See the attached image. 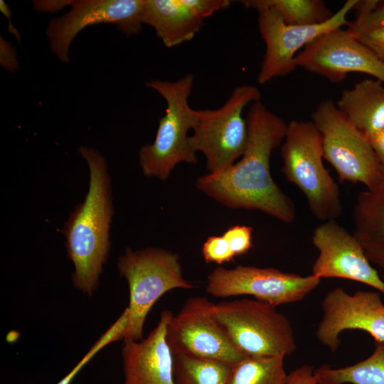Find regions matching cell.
<instances>
[{
	"mask_svg": "<svg viewBox=\"0 0 384 384\" xmlns=\"http://www.w3.org/2000/svg\"><path fill=\"white\" fill-rule=\"evenodd\" d=\"M245 119L247 143L241 159L222 173L201 176L196 186L230 208L257 210L290 223L295 220V205L274 181L270 165L288 124L260 101L251 104Z\"/></svg>",
	"mask_w": 384,
	"mask_h": 384,
	"instance_id": "6da1fadb",
	"label": "cell"
},
{
	"mask_svg": "<svg viewBox=\"0 0 384 384\" xmlns=\"http://www.w3.org/2000/svg\"><path fill=\"white\" fill-rule=\"evenodd\" d=\"M78 151L89 169V188L65 222L62 233L68 256L74 265V287L91 296L97 289L111 247L114 215L112 181L105 158L93 148Z\"/></svg>",
	"mask_w": 384,
	"mask_h": 384,
	"instance_id": "7a4b0ae2",
	"label": "cell"
},
{
	"mask_svg": "<svg viewBox=\"0 0 384 384\" xmlns=\"http://www.w3.org/2000/svg\"><path fill=\"white\" fill-rule=\"evenodd\" d=\"M281 156L282 172L304 193L316 219L324 222L342 215L340 189L324 165L322 137L312 121L288 123Z\"/></svg>",
	"mask_w": 384,
	"mask_h": 384,
	"instance_id": "3957f363",
	"label": "cell"
},
{
	"mask_svg": "<svg viewBox=\"0 0 384 384\" xmlns=\"http://www.w3.org/2000/svg\"><path fill=\"white\" fill-rule=\"evenodd\" d=\"M193 80V75L188 73L176 81L152 80L145 83L158 92L167 104L165 115L159 119L154 141L142 146L139 152V165L146 177L164 181L177 164L198 161L188 135L196 120V110L188 103Z\"/></svg>",
	"mask_w": 384,
	"mask_h": 384,
	"instance_id": "277c9868",
	"label": "cell"
},
{
	"mask_svg": "<svg viewBox=\"0 0 384 384\" xmlns=\"http://www.w3.org/2000/svg\"><path fill=\"white\" fill-rule=\"evenodd\" d=\"M117 268L129 286L128 324L125 339L141 341L146 316L165 293L174 289H191L184 279L179 255L163 248H127L118 257Z\"/></svg>",
	"mask_w": 384,
	"mask_h": 384,
	"instance_id": "5b68a950",
	"label": "cell"
},
{
	"mask_svg": "<svg viewBox=\"0 0 384 384\" xmlns=\"http://www.w3.org/2000/svg\"><path fill=\"white\" fill-rule=\"evenodd\" d=\"M215 315L245 357L288 356L297 348L289 320L274 306L243 298L215 304Z\"/></svg>",
	"mask_w": 384,
	"mask_h": 384,
	"instance_id": "8992f818",
	"label": "cell"
},
{
	"mask_svg": "<svg viewBox=\"0 0 384 384\" xmlns=\"http://www.w3.org/2000/svg\"><path fill=\"white\" fill-rule=\"evenodd\" d=\"M260 99L261 93L256 87L242 85L233 90L220 107L196 110V120L189 144L196 153L203 154L209 174L222 173L242 157L247 143L242 111L248 104Z\"/></svg>",
	"mask_w": 384,
	"mask_h": 384,
	"instance_id": "52a82bcc",
	"label": "cell"
},
{
	"mask_svg": "<svg viewBox=\"0 0 384 384\" xmlns=\"http://www.w3.org/2000/svg\"><path fill=\"white\" fill-rule=\"evenodd\" d=\"M311 119L322 137L324 159L341 181L361 183L368 190L384 183V166L368 137L344 117L332 100L321 101Z\"/></svg>",
	"mask_w": 384,
	"mask_h": 384,
	"instance_id": "ba28073f",
	"label": "cell"
},
{
	"mask_svg": "<svg viewBox=\"0 0 384 384\" xmlns=\"http://www.w3.org/2000/svg\"><path fill=\"white\" fill-rule=\"evenodd\" d=\"M312 274L301 276L279 270L238 265L215 268L208 276L206 290L215 297L251 295L274 307L302 300L320 283Z\"/></svg>",
	"mask_w": 384,
	"mask_h": 384,
	"instance_id": "9c48e42d",
	"label": "cell"
},
{
	"mask_svg": "<svg viewBox=\"0 0 384 384\" xmlns=\"http://www.w3.org/2000/svg\"><path fill=\"white\" fill-rule=\"evenodd\" d=\"M215 304L205 297L188 299L170 317L166 340L172 353L215 359L235 365L245 358L232 343L215 315Z\"/></svg>",
	"mask_w": 384,
	"mask_h": 384,
	"instance_id": "30bf717a",
	"label": "cell"
},
{
	"mask_svg": "<svg viewBox=\"0 0 384 384\" xmlns=\"http://www.w3.org/2000/svg\"><path fill=\"white\" fill-rule=\"evenodd\" d=\"M357 1L347 0L328 21L310 26L287 25L273 9L259 11V31L266 48L257 82L265 84L292 73L297 68L294 58L301 48L324 33L348 26L346 16Z\"/></svg>",
	"mask_w": 384,
	"mask_h": 384,
	"instance_id": "8fae6325",
	"label": "cell"
},
{
	"mask_svg": "<svg viewBox=\"0 0 384 384\" xmlns=\"http://www.w3.org/2000/svg\"><path fill=\"white\" fill-rule=\"evenodd\" d=\"M294 63L334 83L351 73L371 75L384 84V62L347 29L331 31L308 43L294 58Z\"/></svg>",
	"mask_w": 384,
	"mask_h": 384,
	"instance_id": "7c38bea8",
	"label": "cell"
},
{
	"mask_svg": "<svg viewBox=\"0 0 384 384\" xmlns=\"http://www.w3.org/2000/svg\"><path fill=\"white\" fill-rule=\"evenodd\" d=\"M144 1H73L72 9L65 15L52 18L46 28L50 49L60 61L68 63L70 46L75 36L87 26L98 23L115 24L127 36L139 33Z\"/></svg>",
	"mask_w": 384,
	"mask_h": 384,
	"instance_id": "4fadbf2b",
	"label": "cell"
},
{
	"mask_svg": "<svg viewBox=\"0 0 384 384\" xmlns=\"http://www.w3.org/2000/svg\"><path fill=\"white\" fill-rule=\"evenodd\" d=\"M321 309L316 336L332 352L338 349V336L346 330L365 331L375 341L384 343V304L379 293L357 291L351 294L336 287L326 294Z\"/></svg>",
	"mask_w": 384,
	"mask_h": 384,
	"instance_id": "5bb4252c",
	"label": "cell"
},
{
	"mask_svg": "<svg viewBox=\"0 0 384 384\" xmlns=\"http://www.w3.org/2000/svg\"><path fill=\"white\" fill-rule=\"evenodd\" d=\"M311 240L319 251L311 267L312 275L353 280L384 294V281L371 266L361 245L335 219L318 225Z\"/></svg>",
	"mask_w": 384,
	"mask_h": 384,
	"instance_id": "9a60e30c",
	"label": "cell"
},
{
	"mask_svg": "<svg viewBox=\"0 0 384 384\" xmlns=\"http://www.w3.org/2000/svg\"><path fill=\"white\" fill-rule=\"evenodd\" d=\"M230 0H145L142 23L151 26L167 48L191 41L206 18L228 8Z\"/></svg>",
	"mask_w": 384,
	"mask_h": 384,
	"instance_id": "2e32d148",
	"label": "cell"
},
{
	"mask_svg": "<svg viewBox=\"0 0 384 384\" xmlns=\"http://www.w3.org/2000/svg\"><path fill=\"white\" fill-rule=\"evenodd\" d=\"M172 314L170 310L161 311L156 326L146 338L123 340V384H175L172 353L166 340Z\"/></svg>",
	"mask_w": 384,
	"mask_h": 384,
	"instance_id": "e0dca14e",
	"label": "cell"
},
{
	"mask_svg": "<svg viewBox=\"0 0 384 384\" xmlns=\"http://www.w3.org/2000/svg\"><path fill=\"white\" fill-rule=\"evenodd\" d=\"M353 235L373 264L384 270V183L359 193L353 210Z\"/></svg>",
	"mask_w": 384,
	"mask_h": 384,
	"instance_id": "ac0fdd59",
	"label": "cell"
},
{
	"mask_svg": "<svg viewBox=\"0 0 384 384\" xmlns=\"http://www.w3.org/2000/svg\"><path fill=\"white\" fill-rule=\"evenodd\" d=\"M336 106L368 137L384 129V84L378 80L365 79L343 90Z\"/></svg>",
	"mask_w": 384,
	"mask_h": 384,
	"instance_id": "d6986e66",
	"label": "cell"
},
{
	"mask_svg": "<svg viewBox=\"0 0 384 384\" xmlns=\"http://www.w3.org/2000/svg\"><path fill=\"white\" fill-rule=\"evenodd\" d=\"M375 348L366 359L340 368L323 365L314 370L318 384H384V343L375 341Z\"/></svg>",
	"mask_w": 384,
	"mask_h": 384,
	"instance_id": "ffe728a7",
	"label": "cell"
},
{
	"mask_svg": "<svg viewBox=\"0 0 384 384\" xmlns=\"http://www.w3.org/2000/svg\"><path fill=\"white\" fill-rule=\"evenodd\" d=\"M245 8L258 12L273 9L278 12L284 22L291 26H310L324 23L334 14L321 0H243Z\"/></svg>",
	"mask_w": 384,
	"mask_h": 384,
	"instance_id": "44dd1931",
	"label": "cell"
},
{
	"mask_svg": "<svg viewBox=\"0 0 384 384\" xmlns=\"http://www.w3.org/2000/svg\"><path fill=\"white\" fill-rule=\"evenodd\" d=\"M175 384H228L233 365L181 353H172Z\"/></svg>",
	"mask_w": 384,
	"mask_h": 384,
	"instance_id": "7402d4cb",
	"label": "cell"
},
{
	"mask_svg": "<svg viewBox=\"0 0 384 384\" xmlns=\"http://www.w3.org/2000/svg\"><path fill=\"white\" fill-rule=\"evenodd\" d=\"M284 357H245L233 366L228 384H287Z\"/></svg>",
	"mask_w": 384,
	"mask_h": 384,
	"instance_id": "603a6c76",
	"label": "cell"
},
{
	"mask_svg": "<svg viewBox=\"0 0 384 384\" xmlns=\"http://www.w3.org/2000/svg\"><path fill=\"white\" fill-rule=\"evenodd\" d=\"M201 252L207 263L222 265L233 261L235 257L223 235L208 237L203 243Z\"/></svg>",
	"mask_w": 384,
	"mask_h": 384,
	"instance_id": "cb8c5ba5",
	"label": "cell"
},
{
	"mask_svg": "<svg viewBox=\"0 0 384 384\" xmlns=\"http://www.w3.org/2000/svg\"><path fill=\"white\" fill-rule=\"evenodd\" d=\"M252 228L247 225H235L223 235L235 256L247 253L252 247Z\"/></svg>",
	"mask_w": 384,
	"mask_h": 384,
	"instance_id": "d4e9b609",
	"label": "cell"
},
{
	"mask_svg": "<svg viewBox=\"0 0 384 384\" xmlns=\"http://www.w3.org/2000/svg\"><path fill=\"white\" fill-rule=\"evenodd\" d=\"M353 36L384 62V26L366 30Z\"/></svg>",
	"mask_w": 384,
	"mask_h": 384,
	"instance_id": "484cf974",
	"label": "cell"
},
{
	"mask_svg": "<svg viewBox=\"0 0 384 384\" xmlns=\"http://www.w3.org/2000/svg\"><path fill=\"white\" fill-rule=\"evenodd\" d=\"M381 26H384V1H380L378 7L363 20L350 21L347 30L353 35H356Z\"/></svg>",
	"mask_w": 384,
	"mask_h": 384,
	"instance_id": "4316f807",
	"label": "cell"
},
{
	"mask_svg": "<svg viewBox=\"0 0 384 384\" xmlns=\"http://www.w3.org/2000/svg\"><path fill=\"white\" fill-rule=\"evenodd\" d=\"M110 343V337L107 334H103L74 368L57 384H70L80 370L95 356V355Z\"/></svg>",
	"mask_w": 384,
	"mask_h": 384,
	"instance_id": "83f0119b",
	"label": "cell"
},
{
	"mask_svg": "<svg viewBox=\"0 0 384 384\" xmlns=\"http://www.w3.org/2000/svg\"><path fill=\"white\" fill-rule=\"evenodd\" d=\"M287 384H318V381L312 368L304 364L288 375Z\"/></svg>",
	"mask_w": 384,
	"mask_h": 384,
	"instance_id": "f1b7e54d",
	"label": "cell"
},
{
	"mask_svg": "<svg viewBox=\"0 0 384 384\" xmlns=\"http://www.w3.org/2000/svg\"><path fill=\"white\" fill-rule=\"evenodd\" d=\"M1 65L9 72H15L19 68L15 50L2 38H1Z\"/></svg>",
	"mask_w": 384,
	"mask_h": 384,
	"instance_id": "f546056e",
	"label": "cell"
},
{
	"mask_svg": "<svg viewBox=\"0 0 384 384\" xmlns=\"http://www.w3.org/2000/svg\"><path fill=\"white\" fill-rule=\"evenodd\" d=\"M378 0H358L353 9L356 11V18L353 21H359L367 17L379 5Z\"/></svg>",
	"mask_w": 384,
	"mask_h": 384,
	"instance_id": "4dcf8cb0",
	"label": "cell"
},
{
	"mask_svg": "<svg viewBox=\"0 0 384 384\" xmlns=\"http://www.w3.org/2000/svg\"><path fill=\"white\" fill-rule=\"evenodd\" d=\"M368 138L380 162L384 166V129Z\"/></svg>",
	"mask_w": 384,
	"mask_h": 384,
	"instance_id": "1f68e13d",
	"label": "cell"
},
{
	"mask_svg": "<svg viewBox=\"0 0 384 384\" xmlns=\"http://www.w3.org/2000/svg\"><path fill=\"white\" fill-rule=\"evenodd\" d=\"M73 1H33L34 8L40 11H56L64 6H71Z\"/></svg>",
	"mask_w": 384,
	"mask_h": 384,
	"instance_id": "d6a6232c",
	"label": "cell"
},
{
	"mask_svg": "<svg viewBox=\"0 0 384 384\" xmlns=\"http://www.w3.org/2000/svg\"><path fill=\"white\" fill-rule=\"evenodd\" d=\"M0 10L6 16L9 22V31L14 34L18 41H21L19 32L12 26L11 22V10L8 5L2 0L0 1Z\"/></svg>",
	"mask_w": 384,
	"mask_h": 384,
	"instance_id": "836d02e7",
	"label": "cell"
},
{
	"mask_svg": "<svg viewBox=\"0 0 384 384\" xmlns=\"http://www.w3.org/2000/svg\"><path fill=\"white\" fill-rule=\"evenodd\" d=\"M382 279L384 281V270H383V275H382Z\"/></svg>",
	"mask_w": 384,
	"mask_h": 384,
	"instance_id": "e575fe53",
	"label": "cell"
}]
</instances>
